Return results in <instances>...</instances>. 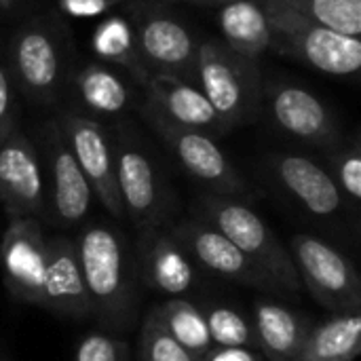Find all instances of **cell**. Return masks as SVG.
Wrapping results in <instances>:
<instances>
[{"mask_svg":"<svg viewBox=\"0 0 361 361\" xmlns=\"http://www.w3.org/2000/svg\"><path fill=\"white\" fill-rule=\"evenodd\" d=\"M307 19L347 36H361V0H281Z\"/></svg>","mask_w":361,"mask_h":361,"instance_id":"obj_27","label":"cell"},{"mask_svg":"<svg viewBox=\"0 0 361 361\" xmlns=\"http://www.w3.org/2000/svg\"><path fill=\"white\" fill-rule=\"evenodd\" d=\"M129 23L137 51L150 74L195 82L199 38L167 6L157 0H129Z\"/></svg>","mask_w":361,"mask_h":361,"instance_id":"obj_7","label":"cell"},{"mask_svg":"<svg viewBox=\"0 0 361 361\" xmlns=\"http://www.w3.org/2000/svg\"><path fill=\"white\" fill-rule=\"evenodd\" d=\"M0 203L8 218L47 220L42 161L36 144L21 129L0 144Z\"/></svg>","mask_w":361,"mask_h":361,"instance_id":"obj_14","label":"cell"},{"mask_svg":"<svg viewBox=\"0 0 361 361\" xmlns=\"http://www.w3.org/2000/svg\"><path fill=\"white\" fill-rule=\"evenodd\" d=\"M218 23L222 42L250 59L258 61L269 49H273L271 23L260 0H233L222 4Z\"/></svg>","mask_w":361,"mask_h":361,"instance_id":"obj_22","label":"cell"},{"mask_svg":"<svg viewBox=\"0 0 361 361\" xmlns=\"http://www.w3.org/2000/svg\"><path fill=\"white\" fill-rule=\"evenodd\" d=\"M66 93L72 95L74 112L99 123L123 116L135 99L131 80L104 61H87L78 70H72Z\"/></svg>","mask_w":361,"mask_h":361,"instance_id":"obj_20","label":"cell"},{"mask_svg":"<svg viewBox=\"0 0 361 361\" xmlns=\"http://www.w3.org/2000/svg\"><path fill=\"white\" fill-rule=\"evenodd\" d=\"M125 2H129V0H125Z\"/></svg>","mask_w":361,"mask_h":361,"instance_id":"obj_37","label":"cell"},{"mask_svg":"<svg viewBox=\"0 0 361 361\" xmlns=\"http://www.w3.org/2000/svg\"><path fill=\"white\" fill-rule=\"evenodd\" d=\"M137 271L142 281L169 298H186L201 283V269L184 247L171 224L140 231Z\"/></svg>","mask_w":361,"mask_h":361,"instance_id":"obj_15","label":"cell"},{"mask_svg":"<svg viewBox=\"0 0 361 361\" xmlns=\"http://www.w3.org/2000/svg\"><path fill=\"white\" fill-rule=\"evenodd\" d=\"M186 2H192V4H205V0H186Z\"/></svg>","mask_w":361,"mask_h":361,"instance_id":"obj_36","label":"cell"},{"mask_svg":"<svg viewBox=\"0 0 361 361\" xmlns=\"http://www.w3.org/2000/svg\"><path fill=\"white\" fill-rule=\"evenodd\" d=\"M142 89H144L142 106L150 108L167 123L184 129L203 131L216 140L228 133L218 112L195 82L176 76L152 74Z\"/></svg>","mask_w":361,"mask_h":361,"instance_id":"obj_18","label":"cell"},{"mask_svg":"<svg viewBox=\"0 0 361 361\" xmlns=\"http://www.w3.org/2000/svg\"><path fill=\"white\" fill-rule=\"evenodd\" d=\"M6 68L17 93L32 104H57L74 70V44L66 21L53 13L27 19L11 40Z\"/></svg>","mask_w":361,"mask_h":361,"instance_id":"obj_2","label":"cell"},{"mask_svg":"<svg viewBox=\"0 0 361 361\" xmlns=\"http://www.w3.org/2000/svg\"><path fill=\"white\" fill-rule=\"evenodd\" d=\"M273 32V49L305 66L332 74L353 76L361 68V38L341 34L296 13L281 0H260Z\"/></svg>","mask_w":361,"mask_h":361,"instance_id":"obj_6","label":"cell"},{"mask_svg":"<svg viewBox=\"0 0 361 361\" xmlns=\"http://www.w3.org/2000/svg\"><path fill=\"white\" fill-rule=\"evenodd\" d=\"M195 85L209 99L226 131L254 123L262 112L264 78L260 63L222 40H199Z\"/></svg>","mask_w":361,"mask_h":361,"instance_id":"obj_3","label":"cell"},{"mask_svg":"<svg viewBox=\"0 0 361 361\" xmlns=\"http://www.w3.org/2000/svg\"><path fill=\"white\" fill-rule=\"evenodd\" d=\"M256 347L267 361H298L302 341L311 328L305 313L275 300H256L252 309Z\"/></svg>","mask_w":361,"mask_h":361,"instance_id":"obj_21","label":"cell"},{"mask_svg":"<svg viewBox=\"0 0 361 361\" xmlns=\"http://www.w3.org/2000/svg\"><path fill=\"white\" fill-rule=\"evenodd\" d=\"M19 4V0H0V11H13Z\"/></svg>","mask_w":361,"mask_h":361,"instance_id":"obj_34","label":"cell"},{"mask_svg":"<svg viewBox=\"0 0 361 361\" xmlns=\"http://www.w3.org/2000/svg\"><path fill=\"white\" fill-rule=\"evenodd\" d=\"M203 309L214 347H256L252 317L228 302H209Z\"/></svg>","mask_w":361,"mask_h":361,"instance_id":"obj_26","label":"cell"},{"mask_svg":"<svg viewBox=\"0 0 361 361\" xmlns=\"http://www.w3.org/2000/svg\"><path fill=\"white\" fill-rule=\"evenodd\" d=\"M328 171L338 190L347 199L349 207H357L361 201V144L360 137L343 140L334 150L326 152Z\"/></svg>","mask_w":361,"mask_h":361,"instance_id":"obj_28","label":"cell"},{"mask_svg":"<svg viewBox=\"0 0 361 361\" xmlns=\"http://www.w3.org/2000/svg\"><path fill=\"white\" fill-rule=\"evenodd\" d=\"M171 228L190 252L201 273H209L231 283L256 288L262 292H283V288L267 271L252 262L235 243H231L222 233L203 220L192 216L190 220L171 224Z\"/></svg>","mask_w":361,"mask_h":361,"instance_id":"obj_13","label":"cell"},{"mask_svg":"<svg viewBox=\"0 0 361 361\" xmlns=\"http://www.w3.org/2000/svg\"><path fill=\"white\" fill-rule=\"evenodd\" d=\"M361 351L360 311L334 313L332 317L311 324L298 361H353Z\"/></svg>","mask_w":361,"mask_h":361,"instance_id":"obj_23","label":"cell"},{"mask_svg":"<svg viewBox=\"0 0 361 361\" xmlns=\"http://www.w3.org/2000/svg\"><path fill=\"white\" fill-rule=\"evenodd\" d=\"M201 361H267L258 349L250 347H212Z\"/></svg>","mask_w":361,"mask_h":361,"instance_id":"obj_33","label":"cell"},{"mask_svg":"<svg viewBox=\"0 0 361 361\" xmlns=\"http://www.w3.org/2000/svg\"><path fill=\"white\" fill-rule=\"evenodd\" d=\"M47 260V237L40 220L11 218L0 239V269L8 294L40 307L42 275Z\"/></svg>","mask_w":361,"mask_h":361,"instance_id":"obj_17","label":"cell"},{"mask_svg":"<svg viewBox=\"0 0 361 361\" xmlns=\"http://www.w3.org/2000/svg\"><path fill=\"white\" fill-rule=\"evenodd\" d=\"M61 131L70 152L74 154L82 176L87 178L95 199L114 218H125L118 190H116V169H114V146L112 133L104 123L63 108L53 118Z\"/></svg>","mask_w":361,"mask_h":361,"instance_id":"obj_12","label":"cell"},{"mask_svg":"<svg viewBox=\"0 0 361 361\" xmlns=\"http://www.w3.org/2000/svg\"><path fill=\"white\" fill-rule=\"evenodd\" d=\"M17 129H19L17 89L13 85L6 63L0 61V144Z\"/></svg>","mask_w":361,"mask_h":361,"instance_id":"obj_31","label":"cell"},{"mask_svg":"<svg viewBox=\"0 0 361 361\" xmlns=\"http://www.w3.org/2000/svg\"><path fill=\"white\" fill-rule=\"evenodd\" d=\"M267 171L288 197H292L307 214L317 220H334L349 209V203L338 190L330 171L305 154H271L267 159Z\"/></svg>","mask_w":361,"mask_h":361,"instance_id":"obj_16","label":"cell"},{"mask_svg":"<svg viewBox=\"0 0 361 361\" xmlns=\"http://www.w3.org/2000/svg\"><path fill=\"white\" fill-rule=\"evenodd\" d=\"M228 2H233V0H205V4H228Z\"/></svg>","mask_w":361,"mask_h":361,"instance_id":"obj_35","label":"cell"},{"mask_svg":"<svg viewBox=\"0 0 361 361\" xmlns=\"http://www.w3.org/2000/svg\"><path fill=\"white\" fill-rule=\"evenodd\" d=\"M262 108H267L271 123L279 131L307 146L330 152L345 140L332 110L300 85L281 80L264 82Z\"/></svg>","mask_w":361,"mask_h":361,"instance_id":"obj_11","label":"cell"},{"mask_svg":"<svg viewBox=\"0 0 361 361\" xmlns=\"http://www.w3.org/2000/svg\"><path fill=\"white\" fill-rule=\"evenodd\" d=\"M91 49L99 61L125 72L133 82L142 87L152 76L140 57L133 27L125 15H118V13L106 15L93 30Z\"/></svg>","mask_w":361,"mask_h":361,"instance_id":"obj_24","label":"cell"},{"mask_svg":"<svg viewBox=\"0 0 361 361\" xmlns=\"http://www.w3.org/2000/svg\"><path fill=\"white\" fill-rule=\"evenodd\" d=\"M157 313L165 330L192 355L203 357L212 347L207 322L203 309L188 298H169L165 305L157 307Z\"/></svg>","mask_w":361,"mask_h":361,"instance_id":"obj_25","label":"cell"},{"mask_svg":"<svg viewBox=\"0 0 361 361\" xmlns=\"http://www.w3.org/2000/svg\"><path fill=\"white\" fill-rule=\"evenodd\" d=\"M38 133L44 159L42 169L47 186V222L61 228L82 226L93 207L95 195L55 121L44 123Z\"/></svg>","mask_w":361,"mask_h":361,"instance_id":"obj_10","label":"cell"},{"mask_svg":"<svg viewBox=\"0 0 361 361\" xmlns=\"http://www.w3.org/2000/svg\"><path fill=\"white\" fill-rule=\"evenodd\" d=\"M91 313L104 326L123 330L135 309V258L127 237L110 224H82L74 241Z\"/></svg>","mask_w":361,"mask_h":361,"instance_id":"obj_1","label":"cell"},{"mask_svg":"<svg viewBox=\"0 0 361 361\" xmlns=\"http://www.w3.org/2000/svg\"><path fill=\"white\" fill-rule=\"evenodd\" d=\"M142 116L163 140L180 167L192 180L203 184L207 192L241 199L247 203L252 201V188L247 180L237 171L233 161L218 146L216 137L203 131L171 125L146 106H142Z\"/></svg>","mask_w":361,"mask_h":361,"instance_id":"obj_8","label":"cell"},{"mask_svg":"<svg viewBox=\"0 0 361 361\" xmlns=\"http://www.w3.org/2000/svg\"><path fill=\"white\" fill-rule=\"evenodd\" d=\"M121 2L125 0H57V6L74 19H91L110 13Z\"/></svg>","mask_w":361,"mask_h":361,"instance_id":"obj_32","label":"cell"},{"mask_svg":"<svg viewBox=\"0 0 361 361\" xmlns=\"http://www.w3.org/2000/svg\"><path fill=\"white\" fill-rule=\"evenodd\" d=\"M192 216L235 243L252 262L267 271L283 292L296 294L302 290L288 247L247 201L203 192L192 205Z\"/></svg>","mask_w":361,"mask_h":361,"instance_id":"obj_4","label":"cell"},{"mask_svg":"<svg viewBox=\"0 0 361 361\" xmlns=\"http://www.w3.org/2000/svg\"><path fill=\"white\" fill-rule=\"evenodd\" d=\"M110 133L123 216L140 231L169 224L173 195L150 148L127 123H118Z\"/></svg>","mask_w":361,"mask_h":361,"instance_id":"obj_5","label":"cell"},{"mask_svg":"<svg viewBox=\"0 0 361 361\" xmlns=\"http://www.w3.org/2000/svg\"><path fill=\"white\" fill-rule=\"evenodd\" d=\"M300 286L326 309L351 313L361 307V281L353 262L313 235H296L288 247Z\"/></svg>","mask_w":361,"mask_h":361,"instance_id":"obj_9","label":"cell"},{"mask_svg":"<svg viewBox=\"0 0 361 361\" xmlns=\"http://www.w3.org/2000/svg\"><path fill=\"white\" fill-rule=\"evenodd\" d=\"M140 361H201L184 349L163 326L157 309H152L142 326L140 336Z\"/></svg>","mask_w":361,"mask_h":361,"instance_id":"obj_29","label":"cell"},{"mask_svg":"<svg viewBox=\"0 0 361 361\" xmlns=\"http://www.w3.org/2000/svg\"><path fill=\"white\" fill-rule=\"evenodd\" d=\"M74 361H129V345L108 332H89L78 343Z\"/></svg>","mask_w":361,"mask_h":361,"instance_id":"obj_30","label":"cell"},{"mask_svg":"<svg viewBox=\"0 0 361 361\" xmlns=\"http://www.w3.org/2000/svg\"><path fill=\"white\" fill-rule=\"evenodd\" d=\"M40 307L70 319L91 315V302L80 273L76 245L66 237L47 239Z\"/></svg>","mask_w":361,"mask_h":361,"instance_id":"obj_19","label":"cell"}]
</instances>
